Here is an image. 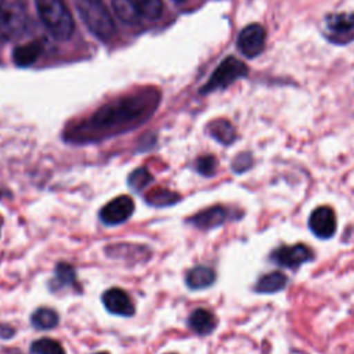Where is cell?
<instances>
[{
	"label": "cell",
	"mask_w": 354,
	"mask_h": 354,
	"mask_svg": "<svg viewBox=\"0 0 354 354\" xmlns=\"http://www.w3.org/2000/svg\"><path fill=\"white\" fill-rule=\"evenodd\" d=\"M39 15L50 33L58 40H68L75 29L73 18L64 0H35Z\"/></svg>",
	"instance_id": "obj_1"
},
{
	"label": "cell",
	"mask_w": 354,
	"mask_h": 354,
	"mask_svg": "<svg viewBox=\"0 0 354 354\" xmlns=\"http://www.w3.org/2000/svg\"><path fill=\"white\" fill-rule=\"evenodd\" d=\"M77 10L87 28L100 39H109L115 32L112 17L102 0H77Z\"/></svg>",
	"instance_id": "obj_2"
},
{
	"label": "cell",
	"mask_w": 354,
	"mask_h": 354,
	"mask_svg": "<svg viewBox=\"0 0 354 354\" xmlns=\"http://www.w3.org/2000/svg\"><path fill=\"white\" fill-rule=\"evenodd\" d=\"M28 17L21 0H0V33L3 41L19 37L26 28Z\"/></svg>",
	"instance_id": "obj_3"
},
{
	"label": "cell",
	"mask_w": 354,
	"mask_h": 354,
	"mask_svg": "<svg viewBox=\"0 0 354 354\" xmlns=\"http://www.w3.org/2000/svg\"><path fill=\"white\" fill-rule=\"evenodd\" d=\"M324 32L329 41L335 44H347L354 40V14H330L324 21Z\"/></svg>",
	"instance_id": "obj_4"
},
{
	"label": "cell",
	"mask_w": 354,
	"mask_h": 354,
	"mask_svg": "<svg viewBox=\"0 0 354 354\" xmlns=\"http://www.w3.org/2000/svg\"><path fill=\"white\" fill-rule=\"evenodd\" d=\"M246 72H248V69H246L243 62H241L239 59H236L234 57H228L213 72L212 77L203 86L202 91L206 93V91H212V90H216V88L227 87L232 82H235L238 77L245 76Z\"/></svg>",
	"instance_id": "obj_5"
},
{
	"label": "cell",
	"mask_w": 354,
	"mask_h": 354,
	"mask_svg": "<svg viewBox=\"0 0 354 354\" xmlns=\"http://www.w3.org/2000/svg\"><path fill=\"white\" fill-rule=\"evenodd\" d=\"M134 212V202L127 195H120L108 202L100 210V220L105 225H119L130 218Z\"/></svg>",
	"instance_id": "obj_6"
},
{
	"label": "cell",
	"mask_w": 354,
	"mask_h": 354,
	"mask_svg": "<svg viewBox=\"0 0 354 354\" xmlns=\"http://www.w3.org/2000/svg\"><path fill=\"white\" fill-rule=\"evenodd\" d=\"M266 46V30L261 25L252 24L242 29L238 36V48L239 51L249 57H257Z\"/></svg>",
	"instance_id": "obj_7"
},
{
	"label": "cell",
	"mask_w": 354,
	"mask_h": 354,
	"mask_svg": "<svg viewBox=\"0 0 354 354\" xmlns=\"http://www.w3.org/2000/svg\"><path fill=\"white\" fill-rule=\"evenodd\" d=\"M314 253L306 245H292V246H281L271 253V260L282 267L296 268L303 263L313 260Z\"/></svg>",
	"instance_id": "obj_8"
},
{
	"label": "cell",
	"mask_w": 354,
	"mask_h": 354,
	"mask_svg": "<svg viewBox=\"0 0 354 354\" xmlns=\"http://www.w3.org/2000/svg\"><path fill=\"white\" fill-rule=\"evenodd\" d=\"M310 230L321 239H328L336 232V216L329 206L317 207L308 218Z\"/></svg>",
	"instance_id": "obj_9"
},
{
	"label": "cell",
	"mask_w": 354,
	"mask_h": 354,
	"mask_svg": "<svg viewBox=\"0 0 354 354\" xmlns=\"http://www.w3.org/2000/svg\"><path fill=\"white\" fill-rule=\"evenodd\" d=\"M102 303L111 314L131 317L136 311L130 296L120 288H111L102 295Z\"/></svg>",
	"instance_id": "obj_10"
},
{
	"label": "cell",
	"mask_w": 354,
	"mask_h": 354,
	"mask_svg": "<svg viewBox=\"0 0 354 354\" xmlns=\"http://www.w3.org/2000/svg\"><path fill=\"white\" fill-rule=\"evenodd\" d=\"M227 217H228L227 209L220 205H216L196 213L188 221L201 230H210L221 225L227 220Z\"/></svg>",
	"instance_id": "obj_11"
},
{
	"label": "cell",
	"mask_w": 354,
	"mask_h": 354,
	"mask_svg": "<svg viewBox=\"0 0 354 354\" xmlns=\"http://www.w3.org/2000/svg\"><path fill=\"white\" fill-rule=\"evenodd\" d=\"M65 288H75L76 290H80L75 268L66 263H58L55 267V275L50 281V289L53 292H57Z\"/></svg>",
	"instance_id": "obj_12"
},
{
	"label": "cell",
	"mask_w": 354,
	"mask_h": 354,
	"mask_svg": "<svg viewBox=\"0 0 354 354\" xmlns=\"http://www.w3.org/2000/svg\"><path fill=\"white\" fill-rule=\"evenodd\" d=\"M216 279V274L210 267L196 266L191 268L185 275V283L189 289H205L210 286Z\"/></svg>",
	"instance_id": "obj_13"
},
{
	"label": "cell",
	"mask_w": 354,
	"mask_h": 354,
	"mask_svg": "<svg viewBox=\"0 0 354 354\" xmlns=\"http://www.w3.org/2000/svg\"><path fill=\"white\" fill-rule=\"evenodd\" d=\"M216 322L217 321L214 315L205 308L194 310L188 318V326L199 335H209L210 332H213L216 328Z\"/></svg>",
	"instance_id": "obj_14"
},
{
	"label": "cell",
	"mask_w": 354,
	"mask_h": 354,
	"mask_svg": "<svg viewBox=\"0 0 354 354\" xmlns=\"http://www.w3.org/2000/svg\"><path fill=\"white\" fill-rule=\"evenodd\" d=\"M288 283V278L281 271H272L270 274L263 275L256 283L257 293H275L282 290Z\"/></svg>",
	"instance_id": "obj_15"
},
{
	"label": "cell",
	"mask_w": 354,
	"mask_h": 354,
	"mask_svg": "<svg viewBox=\"0 0 354 354\" xmlns=\"http://www.w3.org/2000/svg\"><path fill=\"white\" fill-rule=\"evenodd\" d=\"M112 7L118 18L126 24L136 25L142 19L134 0H112Z\"/></svg>",
	"instance_id": "obj_16"
},
{
	"label": "cell",
	"mask_w": 354,
	"mask_h": 354,
	"mask_svg": "<svg viewBox=\"0 0 354 354\" xmlns=\"http://www.w3.org/2000/svg\"><path fill=\"white\" fill-rule=\"evenodd\" d=\"M180 195L177 192H173L170 189H166L163 187H156L152 188L147 195H145V202L156 206V207H165V206H171L180 201Z\"/></svg>",
	"instance_id": "obj_17"
},
{
	"label": "cell",
	"mask_w": 354,
	"mask_h": 354,
	"mask_svg": "<svg viewBox=\"0 0 354 354\" xmlns=\"http://www.w3.org/2000/svg\"><path fill=\"white\" fill-rule=\"evenodd\" d=\"M58 314L47 307L37 308L30 317V322L36 329H53L58 325Z\"/></svg>",
	"instance_id": "obj_18"
},
{
	"label": "cell",
	"mask_w": 354,
	"mask_h": 354,
	"mask_svg": "<svg viewBox=\"0 0 354 354\" xmlns=\"http://www.w3.org/2000/svg\"><path fill=\"white\" fill-rule=\"evenodd\" d=\"M210 134L221 144H231L235 140V129L227 120H216L210 124Z\"/></svg>",
	"instance_id": "obj_19"
},
{
	"label": "cell",
	"mask_w": 354,
	"mask_h": 354,
	"mask_svg": "<svg viewBox=\"0 0 354 354\" xmlns=\"http://www.w3.org/2000/svg\"><path fill=\"white\" fill-rule=\"evenodd\" d=\"M32 354H65L64 347L54 339L41 337L32 343Z\"/></svg>",
	"instance_id": "obj_20"
},
{
	"label": "cell",
	"mask_w": 354,
	"mask_h": 354,
	"mask_svg": "<svg viewBox=\"0 0 354 354\" xmlns=\"http://www.w3.org/2000/svg\"><path fill=\"white\" fill-rule=\"evenodd\" d=\"M134 3L142 19H156L162 14V0H134Z\"/></svg>",
	"instance_id": "obj_21"
},
{
	"label": "cell",
	"mask_w": 354,
	"mask_h": 354,
	"mask_svg": "<svg viewBox=\"0 0 354 354\" xmlns=\"http://www.w3.org/2000/svg\"><path fill=\"white\" fill-rule=\"evenodd\" d=\"M40 54V43H29L25 47H19L14 53V59L18 65L32 64Z\"/></svg>",
	"instance_id": "obj_22"
},
{
	"label": "cell",
	"mask_w": 354,
	"mask_h": 354,
	"mask_svg": "<svg viewBox=\"0 0 354 354\" xmlns=\"http://www.w3.org/2000/svg\"><path fill=\"white\" fill-rule=\"evenodd\" d=\"M152 180H153L152 174L145 167H138L134 171H131V174L127 178V184L133 191L138 192L144 189Z\"/></svg>",
	"instance_id": "obj_23"
},
{
	"label": "cell",
	"mask_w": 354,
	"mask_h": 354,
	"mask_svg": "<svg viewBox=\"0 0 354 354\" xmlns=\"http://www.w3.org/2000/svg\"><path fill=\"white\" fill-rule=\"evenodd\" d=\"M195 167L198 170L199 174L202 176H206V177H210L216 173V167H217V160L214 156L212 155H205V156H201L198 158L196 163H195Z\"/></svg>",
	"instance_id": "obj_24"
},
{
	"label": "cell",
	"mask_w": 354,
	"mask_h": 354,
	"mask_svg": "<svg viewBox=\"0 0 354 354\" xmlns=\"http://www.w3.org/2000/svg\"><path fill=\"white\" fill-rule=\"evenodd\" d=\"M252 165V159L248 153H241L238 158H235L234 163H232V169L236 171V173H242L245 171L246 169H249Z\"/></svg>",
	"instance_id": "obj_25"
},
{
	"label": "cell",
	"mask_w": 354,
	"mask_h": 354,
	"mask_svg": "<svg viewBox=\"0 0 354 354\" xmlns=\"http://www.w3.org/2000/svg\"><path fill=\"white\" fill-rule=\"evenodd\" d=\"M14 335V329L10 326L0 325V337L1 339H10Z\"/></svg>",
	"instance_id": "obj_26"
},
{
	"label": "cell",
	"mask_w": 354,
	"mask_h": 354,
	"mask_svg": "<svg viewBox=\"0 0 354 354\" xmlns=\"http://www.w3.org/2000/svg\"><path fill=\"white\" fill-rule=\"evenodd\" d=\"M97 354H109V353H105V351H101V353H97Z\"/></svg>",
	"instance_id": "obj_27"
},
{
	"label": "cell",
	"mask_w": 354,
	"mask_h": 354,
	"mask_svg": "<svg viewBox=\"0 0 354 354\" xmlns=\"http://www.w3.org/2000/svg\"><path fill=\"white\" fill-rule=\"evenodd\" d=\"M3 43V37H1V33H0V44Z\"/></svg>",
	"instance_id": "obj_28"
},
{
	"label": "cell",
	"mask_w": 354,
	"mask_h": 354,
	"mask_svg": "<svg viewBox=\"0 0 354 354\" xmlns=\"http://www.w3.org/2000/svg\"><path fill=\"white\" fill-rule=\"evenodd\" d=\"M174 1H177V3H181V1H185V0H174Z\"/></svg>",
	"instance_id": "obj_29"
},
{
	"label": "cell",
	"mask_w": 354,
	"mask_h": 354,
	"mask_svg": "<svg viewBox=\"0 0 354 354\" xmlns=\"http://www.w3.org/2000/svg\"><path fill=\"white\" fill-rule=\"evenodd\" d=\"M0 230H1V220H0Z\"/></svg>",
	"instance_id": "obj_30"
}]
</instances>
